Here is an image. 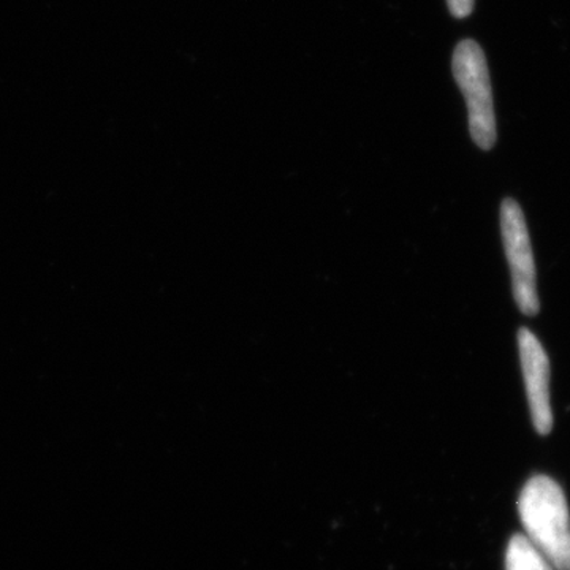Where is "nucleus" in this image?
<instances>
[{
  "label": "nucleus",
  "instance_id": "obj_6",
  "mask_svg": "<svg viewBox=\"0 0 570 570\" xmlns=\"http://www.w3.org/2000/svg\"><path fill=\"white\" fill-rule=\"evenodd\" d=\"M448 6L452 17L463 20L474 10V0H448Z\"/></svg>",
  "mask_w": 570,
  "mask_h": 570
},
{
  "label": "nucleus",
  "instance_id": "obj_1",
  "mask_svg": "<svg viewBox=\"0 0 570 570\" xmlns=\"http://www.w3.org/2000/svg\"><path fill=\"white\" fill-rule=\"evenodd\" d=\"M519 512L527 538L557 570H570V515L561 487L547 475L524 485Z\"/></svg>",
  "mask_w": 570,
  "mask_h": 570
},
{
  "label": "nucleus",
  "instance_id": "obj_4",
  "mask_svg": "<svg viewBox=\"0 0 570 570\" xmlns=\"http://www.w3.org/2000/svg\"><path fill=\"white\" fill-rule=\"evenodd\" d=\"M519 351L524 387L535 431L542 436L553 428V412L550 403V360L534 333L519 330Z\"/></svg>",
  "mask_w": 570,
  "mask_h": 570
},
{
  "label": "nucleus",
  "instance_id": "obj_2",
  "mask_svg": "<svg viewBox=\"0 0 570 570\" xmlns=\"http://www.w3.org/2000/svg\"><path fill=\"white\" fill-rule=\"evenodd\" d=\"M453 77L459 82L468 107L469 132L483 151L497 145L493 91L485 52L478 41H460L453 51Z\"/></svg>",
  "mask_w": 570,
  "mask_h": 570
},
{
  "label": "nucleus",
  "instance_id": "obj_5",
  "mask_svg": "<svg viewBox=\"0 0 570 570\" xmlns=\"http://www.w3.org/2000/svg\"><path fill=\"white\" fill-rule=\"evenodd\" d=\"M505 570H557L527 535L510 539L505 553Z\"/></svg>",
  "mask_w": 570,
  "mask_h": 570
},
{
  "label": "nucleus",
  "instance_id": "obj_3",
  "mask_svg": "<svg viewBox=\"0 0 570 570\" xmlns=\"http://www.w3.org/2000/svg\"><path fill=\"white\" fill-rule=\"evenodd\" d=\"M501 234L512 275L513 298L521 313L535 316L540 302L534 255L523 209L513 198L502 202Z\"/></svg>",
  "mask_w": 570,
  "mask_h": 570
}]
</instances>
